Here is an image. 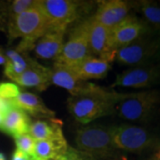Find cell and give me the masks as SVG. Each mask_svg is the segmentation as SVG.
I'll use <instances>...</instances> for the list:
<instances>
[{
	"label": "cell",
	"mask_w": 160,
	"mask_h": 160,
	"mask_svg": "<svg viewBox=\"0 0 160 160\" xmlns=\"http://www.w3.org/2000/svg\"><path fill=\"white\" fill-rule=\"evenodd\" d=\"M127 93L100 87L98 91L77 96H70L67 101L69 113L81 124H89L99 118L116 113L118 103Z\"/></svg>",
	"instance_id": "cell-1"
},
{
	"label": "cell",
	"mask_w": 160,
	"mask_h": 160,
	"mask_svg": "<svg viewBox=\"0 0 160 160\" xmlns=\"http://www.w3.org/2000/svg\"><path fill=\"white\" fill-rule=\"evenodd\" d=\"M6 30L10 40L22 38L16 51L27 52L33 49L37 41L49 31L39 1H36L31 7L7 23Z\"/></svg>",
	"instance_id": "cell-2"
},
{
	"label": "cell",
	"mask_w": 160,
	"mask_h": 160,
	"mask_svg": "<svg viewBox=\"0 0 160 160\" xmlns=\"http://www.w3.org/2000/svg\"><path fill=\"white\" fill-rule=\"evenodd\" d=\"M160 109V90H146L127 93L117 111L121 118L132 122H148Z\"/></svg>",
	"instance_id": "cell-3"
},
{
	"label": "cell",
	"mask_w": 160,
	"mask_h": 160,
	"mask_svg": "<svg viewBox=\"0 0 160 160\" xmlns=\"http://www.w3.org/2000/svg\"><path fill=\"white\" fill-rule=\"evenodd\" d=\"M111 138L115 149L132 153H141L160 146V137L140 126L121 125L111 126Z\"/></svg>",
	"instance_id": "cell-4"
},
{
	"label": "cell",
	"mask_w": 160,
	"mask_h": 160,
	"mask_svg": "<svg viewBox=\"0 0 160 160\" xmlns=\"http://www.w3.org/2000/svg\"><path fill=\"white\" fill-rule=\"evenodd\" d=\"M75 142L78 150L90 155L95 160L110 158L117 150L112 142L111 127L109 126H83L76 132Z\"/></svg>",
	"instance_id": "cell-5"
},
{
	"label": "cell",
	"mask_w": 160,
	"mask_h": 160,
	"mask_svg": "<svg viewBox=\"0 0 160 160\" xmlns=\"http://www.w3.org/2000/svg\"><path fill=\"white\" fill-rule=\"evenodd\" d=\"M160 56V35L150 33L116 51L115 60L120 64L134 67L154 63Z\"/></svg>",
	"instance_id": "cell-6"
},
{
	"label": "cell",
	"mask_w": 160,
	"mask_h": 160,
	"mask_svg": "<svg viewBox=\"0 0 160 160\" xmlns=\"http://www.w3.org/2000/svg\"><path fill=\"white\" fill-rule=\"evenodd\" d=\"M49 31L66 32L79 15L80 4L71 0H40Z\"/></svg>",
	"instance_id": "cell-7"
},
{
	"label": "cell",
	"mask_w": 160,
	"mask_h": 160,
	"mask_svg": "<svg viewBox=\"0 0 160 160\" xmlns=\"http://www.w3.org/2000/svg\"><path fill=\"white\" fill-rule=\"evenodd\" d=\"M88 56H91L88 43V19L78 24L70 32L62 52L54 63L67 67H74Z\"/></svg>",
	"instance_id": "cell-8"
},
{
	"label": "cell",
	"mask_w": 160,
	"mask_h": 160,
	"mask_svg": "<svg viewBox=\"0 0 160 160\" xmlns=\"http://www.w3.org/2000/svg\"><path fill=\"white\" fill-rule=\"evenodd\" d=\"M160 81V64L149 63L134 66L117 76L111 87L149 88Z\"/></svg>",
	"instance_id": "cell-9"
},
{
	"label": "cell",
	"mask_w": 160,
	"mask_h": 160,
	"mask_svg": "<svg viewBox=\"0 0 160 160\" xmlns=\"http://www.w3.org/2000/svg\"><path fill=\"white\" fill-rule=\"evenodd\" d=\"M150 33L148 26L141 18L129 14L122 22L110 29V49L116 52Z\"/></svg>",
	"instance_id": "cell-10"
},
{
	"label": "cell",
	"mask_w": 160,
	"mask_h": 160,
	"mask_svg": "<svg viewBox=\"0 0 160 160\" xmlns=\"http://www.w3.org/2000/svg\"><path fill=\"white\" fill-rule=\"evenodd\" d=\"M51 85L66 89L70 96L92 93L100 88L95 84L79 79L70 67L57 63L51 69Z\"/></svg>",
	"instance_id": "cell-11"
},
{
	"label": "cell",
	"mask_w": 160,
	"mask_h": 160,
	"mask_svg": "<svg viewBox=\"0 0 160 160\" xmlns=\"http://www.w3.org/2000/svg\"><path fill=\"white\" fill-rule=\"evenodd\" d=\"M110 30L91 17L88 19V43L90 54L94 57L115 61L116 52L110 49Z\"/></svg>",
	"instance_id": "cell-12"
},
{
	"label": "cell",
	"mask_w": 160,
	"mask_h": 160,
	"mask_svg": "<svg viewBox=\"0 0 160 160\" xmlns=\"http://www.w3.org/2000/svg\"><path fill=\"white\" fill-rule=\"evenodd\" d=\"M131 9V2L123 0L102 1L99 4L92 18L110 30L129 15Z\"/></svg>",
	"instance_id": "cell-13"
},
{
	"label": "cell",
	"mask_w": 160,
	"mask_h": 160,
	"mask_svg": "<svg viewBox=\"0 0 160 160\" xmlns=\"http://www.w3.org/2000/svg\"><path fill=\"white\" fill-rule=\"evenodd\" d=\"M12 81L23 87H35L38 91H44L51 85V69L36 62Z\"/></svg>",
	"instance_id": "cell-14"
},
{
	"label": "cell",
	"mask_w": 160,
	"mask_h": 160,
	"mask_svg": "<svg viewBox=\"0 0 160 160\" xmlns=\"http://www.w3.org/2000/svg\"><path fill=\"white\" fill-rule=\"evenodd\" d=\"M110 62L102 58L88 56L84 61L71 69L77 77L83 81L90 79H102L105 78L111 69Z\"/></svg>",
	"instance_id": "cell-15"
},
{
	"label": "cell",
	"mask_w": 160,
	"mask_h": 160,
	"mask_svg": "<svg viewBox=\"0 0 160 160\" xmlns=\"http://www.w3.org/2000/svg\"><path fill=\"white\" fill-rule=\"evenodd\" d=\"M13 106L22 109L36 118H45L46 119L55 118L54 112L46 106L45 102L36 94L29 92H21L17 97L11 100Z\"/></svg>",
	"instance_id": "cell-16"
},
{
	"label": "cell",
	"mask_w": 160,
	"mask_h": 160,
	"mask_svg": "<svg viewBox=\"0 0 160 160\" xmlns=\"http://www.w3.org/2000/svg\"><path fill=\"white\" fill-rule=\"evenodd\" d=\"M65 32L48 31L37 41L33 50L41 60H55L62 51Z\"/></svg>",
	"instance_id": "cell-17"
},
{
	"label": "cell",
	"mask_w": 160,
	"mask_h": 160,
	"mask_svg": "<svg viewBox=\"0 0 160 160\" xmlns=\"http://www.w3.org/2000/svg\"><path fill=\"white\" fill-rule=\"evenodd\" d=\"M30 124L31 121L29 115L22 109L12 105L5 116L0 126V130L15 139L21 135L29 133Z\"/></svg>",
	"instance_id": "cell-18"
},
{
	"label": "cell",
	"mask_w": 160,
	"mask_h": 160,
	"mask_svg": "<svg viewBox=\"0 0 160 160\" xmlns=\"http://www.w3.org/2000/svg\"><path fill=\"white\" fill-rule=\"evenodd\" d=\"M62 126V122L56 118L47 120L38 119L31 122L29 133L35 141L60 139L64 137Z\"/></svg>",
	"instance_id": "cell-19"
},
{
	"label": "cell",
	"mask_w": 160,
	"mask_h": 160,
	"mask_svg": "<svg viewBox=\"0 0 160 160\" xmlns=\"http://www.w3.org/2000/svg\"><path fill=\"white\" fill-rule=\"evenodd\" d=\"M132 9L141 15L151 33L160 34V5L153 1L131 2Z\"/></svg>",
	"instance_id": "cell-20"
},
{
	"label": "cell",
	"mask_w": 160,
	"mask_h": 160,
	"mask_svg": "<svg viewBox=\"0 0 160 160\" xmlns=\"http://www.w3.org/2000/svg\"><path fill=\"white\" fill-rule=\"evenodd\" d=\"M69 148L68 142L65 137L55 140H44L36 141L34 156L44 160H57L62 156Z\"/></svg>",
	"instance_id": "cell-21"
},
{
	"label": "cell",
	"mask_w": 160,
	"mask_h": 160,
	"mask_svg": "<svg viewBox=\"0 0 160 160\" xmlns=\"http://www.w3.org/2000/svg\"><path fill=\"white\" fill-rule=\"evenodd\" d=\"M7 62L5 64V75L11 80H13L23 73L36 61L32 60L27 52H20L16 50H8L5 53Z\"/></svg>",
	"instance_id": "cell-22"
},
{
	"label": "cell",
	"mask_w": 160,
	"mask_h": 160,
	"mask_svg": "<svg viewBox=\"0 0 160 160\" xmlns=\"http://www.w3.org/2000/svg\"><path fill=\"white\" fill-rule=\"evenodd\" d=\"M36 1L37 0H15L12 2H6L7 23L12 19H14L20 13L31 7L36 3Z\"/></svg>",
	"instance_id": "cell-23"
},
{
	"label": "cell",
	"mask_w": 160,
	"mask_h": 160,
	"mask_svg": "<svg viewBox=\"0 0 160 160\" xmlns=\"http://www.w3.org/2000/svg\"><path fill=\"white\" fill-rule=\"evenodd\" d=\"M14 141H15L17 149H20L21 151L24 152L30 158L34 156L36 141L29 133H26V134H23L15 138Z\"/></svg>",
	"instance_id": "cell-24"
},
{
	"label": "cell",
	"mask_w": 160,
	"mask_h": 160,
	"mask_svg": "<svg viewBox=\"0 0 160 160\" xmlns=\"http://www.w3.org/2000/svg\"><path fill=\"white\" fill-rule=\"evenodd\" d=\"M21 93L18 85L11 82L0 83V98L5 100H12Z\"/></svg>",
	"instance_id": "cell-25"
},
{
	"label": "cell",
	"mask_w": 160,
	"mask_h": 160,
	"mask_svg": "<svg viewBox=\"0 0 160 160\" xmlns=\"http://www.w3.org/2000/svg\"><path fill=\"white\" fill-rule=\"evenodd\" d=\"M57 160H95L90 155L86 154L83 151H80L78 149L69 147L67 151L61 156Z\"/></svg>",
	"instance_id": "cell-26"
},
{
	"label": "cell",
	"mask_w": 160,
	"mask_h": 160,
	"mask_svg": "<svg viewBox=\"0 0 160 160\" xmlns=\"http://www.w3.org/2000/svg\"><path fill=\"white\" fill-rule=\"evenodd\" d=\"M12 106L11 100H5L0 98V126L5 118V116L7 113V111Z\"/></svg>",
	"instance_id": "cell-27"
},
{
	"label": "cell",
	"mask_w": 160,
	"mask_h": 160,
	"mask_svg": "<svg viewBox=\"0 0 160 160\" xmlns=\"http://www.w3.org/2000/svg\"><path fill=\"white\" fill-rule=\"evenodd\" d=\"M7 25L6 2H0V30H6Z\"/></svg>",
	"instance_id": "cell-28"
},
{
	"label": "cell",
	"mask_w": 160,
	"mask_h": 160,
	"mask_svg": "<svg viewBox=\"0 0 160 160\" xmlns=\"http://www.w3.org/2000/svg\"><path fill=\"white\" fill-rule=\"evenodd\" d=\"M11 160H31L30 157L28 156L27 154H25L24 152L21 151L20 149H15L13 151V153L12 155Z\"/></svg>",
	"instance_id": "cell-29"
},
{
	"label": "cell",
	"mask_w": 160,
	"mask_h": 160,
	"mask_svg": "<svg viewBox=\"0 0 160 160\" xmlns=\"http://www.w3.org/2000/svg\"><path fill=\"white\" fill-rule=\"evenodd\" d=\"M151 160H160V146L158 147L155 150H153V155H152Z\"/></svg>",
	"instance_id": "cell-30"
},
{
	"label": "cell",
	"mask_w": 160,
	"mask_h": 160,
	"mask_svg": "<svg viewBox=\"0 0 160 160\" xmlns=\"http://www.w3.org/2000/svg\"><path fill=\"white\" fill-rule=\"evenodd\" d=\"M6 62H7V59H6V55L0 52V65H5Z\"/></svg>",
	"instance_id": "cell-31"
},
{
	"label": "cell",
	"mask_w": 160,
	"mask_h": 160,
	"mask_svg": "<svg viewBox=\"0 0 160 160\" xmlns=\"http://www.w3.org/2000/svg\"><path fill=\"white\" fill-rule=\"evenodd\" d=\"M0 160H6V156L1 152H0Z\"/></svg>",
	"instance_id": "cell-32"
},
{
	"label": "cell",
	"mask_w": 160,
	"mask_h": 160,
	"mask_svg": "<svg viewBox=\"0 0 160 160\" xmlns=\"http://www.w3.org/2000/svg\"><path fill=\"white\" fill-rule=\"evenodd\" d=\"M31 160H44V159H40V158H30Z\"/></svg>",
	"instance_id": "cell-33"
}]
</instances>
